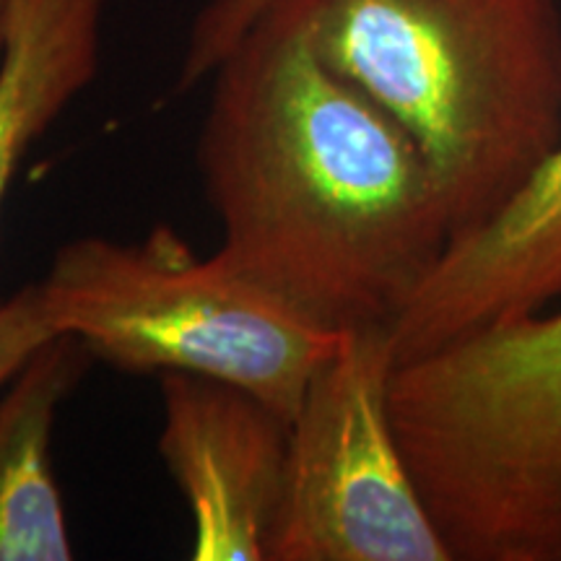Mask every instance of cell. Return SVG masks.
<instances>
[{
  "label": "cell",
  "mask_w": 561,
  "mask_h": 561,
  "mask_svg": "<svg viewBox=\"0 0 561 561\" xmlns=\"http://www.w3.org/2000/svg\"><path fill=\"white\" fill-rule=\"evenodd\" d=\"M39 286L55 331L110 367L237 385L289 421L346 333L307 318L221 252L198 257L167 227L140 242L60 244Z\"/></svg>",
  "instance_id": "obj_4"
},
{
  "label": "cell",
  "mask_w": 561,
  "mask_h": 561,
  "mask_svg": "<svg viewBox=\"0 0 561 561\" xmlns=\"http://www.w3.org/2000/svg\"><path fill=\"white\" fill-rule=\"evenodd\" d=\"M561 301V140L486 219L458 231L401 318L396 364Z\"/></svg>",
  "instance_id": "obj_7"
},
{
  "label": "cell",
  "mask_w": 561,
  "mask_h": 561,
  "mask_svg": "<svg viewBox=\"0 0 561 561\" xmlns=\"http://www.w3.org/2000/svg\"><path fill=\"white\" fill-rule=\"evenodd\" d=\"M89 356L83 343L55 335L0 392V561L73 559L53 432Z\"/></svg>",
  "instance_id": "obj_8"
},
{
  "label": "cell",
  "mask_w": 561,
  "mask_h": 561,
  "mask_svg": "<svg viewBox=\"0 0 561 561\" xmlns=\"http://www.w3.org/2000/svg\"><path fill=\"white\" fill-rule=\"evenodd\" d=\"M107 0H9L0 47V208L21 159L91 81Z\"/></svg>",
  "instance_id": "obj_9"
},
{
  "label": "cell",
  "mask_w": 561,
  "mask_h": 561,
  "mask_svg": "<svg viewBox=\"0 0 561 561\" xmlns=\"http://www.w3.org/2000/svg\"><path fill=\"white\" fill-rule=\"evenodd\" d=\"M159 455L193 517V561H268L291 421L252 392L167 371Z\"/></svg>",
  "instance_id": "obj_6"
},
{
  "label": "cell",
  "mask_w": 561,
  "mask_h": 561,
  "mask_svg": "<svg viewBox=\"0 0 561 561\" xmlns=\"http://www.w3.org/2000/svg\"><path fill=\"white\" fill-rule=\"evenodd\" d=\"M5 16H9V0H0V47H3L5 37Z\"/></svg>",
  "instance_id": "obj_12"
},
{
  "label": "cell",
  "mask_w": 561,
  "mask_h": 561,
  "mask_svg": "<svg viewBox=\"0 0 561 561\" xmlns=\"http://www.w3.org/2000/svg\"><path fill=\"white\" fill-rule=\"evenodd\" d=\"M341 79L430 161L453 237L486 219L561 140L553 0H280ZM276 9V5H273Z\"/></svg>",
  "instance_id": "obj_2"
},
{
  "label": "cell",
  "mask_w": 561,
  "mask_h": 561,
  "mask_svg": "<svg viewBox=\"0 0 561 561\" xmlns=\"http://www.w3.org/2000/svg\"><path fill=\"white\" fill-rule=\"evenodd\" d=\"M60 335L47 312L45 294L37 284H26L13 297L0 301V388L32 359L47 341Z\"/></svg>",
  "instance_id": "obj_11"
},
{
  "label": "cell",
  "mask_w": 561,
  "mask_h": 561,
  "mask_svg": "<svg viewBox=\"0 0 561 561\" xmlns=\"http://www.w3.org/2000/svg\"><path fill=\"white\" fill-rule=\"evenodd\" d=\"M280 0H208L195 19L185 58H182L178 91H191L210 79L234 45Z\"/></svg>",
  "instance_id": "obj_10"
},
{
  "label": "cell",
  "mask_w": 561,
  "mask_h": 561,
  "mask_svg": "<svg viewBox=\"0 0 561 561\" xmlns=\"http://www.w3.org/2000/svg\"><path fill=\"white\" fill-rule=\"evenodd\" d=\"M198 140L221 255L333 331L401 318L453 240L430 161L276 5L210 73Z\"/></svg>",
  "instance_id": "obj_1"
},
{
  "label": "cell",
  "mask_w": 561,
  "mask_h": 561,
  "mask_svg": "<svg viewBox=\"0 0 561 561\" xmlns=\"http://www.w3.org/2000/svg\"><path fill=\"white\" fill-rule=\"evenodd\" d=\"M390 413L453 559L561 561V301L398 362Z\"/></svg>",
  "instance_id": "obj_3"
},
{
  "label": "cell",
  "mask_w": 561,
  "mask_h": 561,
  "mask_svg": "<svg viewBox=\"0 0 561 561\" xmlns=\"http://www.w3.org/2000/svg\"><path fill=\"white\" fill-rule=\"evenodd\" d=\"M390 328H354L291 419L268 561H453L390 413Z\"/></svg>",
  "instance_id": "obj_5"
}]
</instances>
